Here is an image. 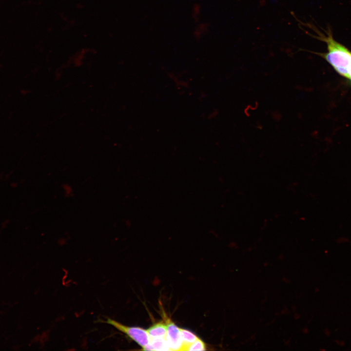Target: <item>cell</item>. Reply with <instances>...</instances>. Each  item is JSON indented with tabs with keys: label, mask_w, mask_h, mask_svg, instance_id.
Returning <instances> with one entry per match:
<instances>
[{
	"label": "cell",
	"mask_w": 351,
	"mask_h": 351,
	"mask_svg": "<svg viewBox=\"0 0 351 351\" xmlns=\"http://www.w3.org/2000/svg\"><path fill=\"white\" fill-rule=\"evenodd\" d=\"M346 78L348 79L351 82V67L348 70V75Z\"/></svg>",
	"instance_id": "ba28073f"
},
{
	"label": "cell",
	"mask_w": 351,
	"mask_h": 351,
	"mask_svg": "<svg viewBox=\"0 0 351 351\" xmlns=\"http://www.w3.org/2000/svg\"><path fill=\"white\" fill-rule=\"evenodd\" d=\"M167 333L166 338L171 351H182L183 342L179 328L173 321H167Z\"/></svg>",
	"instance_id": "3957f363"
},
{
	"label": "cell",
	"mask_w": 351,
	"mask_h": 351,
	"mask_svg": "<svg viewBox=\"0 0 351 351\" xmlns=\"http://www.w3.org/2000/svg\"><path fill=\"white\" fill-rule=\"evenodd\" d=\"M179 329L183 342V348L182 350L183 351L185 347L194 342L198 337L188 330L180 328Z\"/></svg>",
	"instance_id": "8992f818"
},
{
	"label": "cell",
	"mask_w": 351,
	"mask_h": 351,
	"mask_svg": "<svg viewBox=\"0 0 351 351\" xmlns=\"http://www.w3.org/2000/svg\"><path fill=\"white\" fill-rule=\"evenodd\" d=\"M206 350L204 342L200 338L185 347L183 351H205Z\"/></svg>",
	"instance_id": "52a82bcc"
},
{
	"label": "cell",
	"mask_w": 351,
	"mask_h": 351,
	"mask_svg": "<svg viewBox=\"0 0 351 351\" xmlns=\"http://www.w3.org/2000/svg\"><path fill=\"white\" fill-rule=\"evenodd\" d=\"M105 322L124 333L142 348L150 343V337L147 330L138 327L124 325L110 318H107Z\"/></svg>",
	"instance_id": "7a4b0ae2"
},
{
	"label": "cell",
	"mask_w": 351,
	"mask_h": 351,
	"mask_svg": "<svg viewBox=\"0 0 351 351\" xmlns=\"http://www.w3.org/2000/svg\"><path fill=\"white\" fill-rule=\"evenodd\" d=\"M153 351L171 350L166 337L163 338L151 339L149 343Z\"/></svg>",
	"instance_id": "5b68a950"
},
{
	"label": "cell",
	"mask_w": 351,
	"mask_h": 351,
	"mask_svg": "<svg viewBox=\"0 0 351 351\" xmlns=\"http://www.w3.org/2000/svg\"><path fill=\"white\" fill-rule=\"evenodd\" d=\"M319 39L324 41L327 45V52L314 53L324 58L340 76L347 78L348 70L351 67V51L337 41L333 37L331 32L327 36L318 34Z\"/></svg>",
	"instance_id": "6da1fadb"
},
{
	"label": "cell",
	"mask_w": 351,
	"mask_h": 351,
	"mask_svg": "<svg viewBox=\"0 0 351 351\" xmlns=\"http://www.w3.org/2000/svg\"><path fill=\"white\" fill-rule=\"evenodd\" d=\"M151 339L165 337L167 333V324L159 322L154 324L147 330Z\"/></svg>",
	"instance_id": "277c9868"
}]
</instances>
